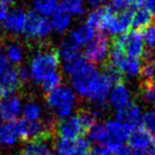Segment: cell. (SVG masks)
Returning a JSON list of instances; mask_svg holds the SVG:
<instances>
[{"label":"cell","mask_w":155,"mask_h":155,"mask_svg":"<svg viewBox=\"0 0 155 155\" xmlns=\"http://www.w3.org/2000/svg\"><path fill=\"white\" fill-rule=\"evenodd\" d=\"M6 15H8V8H5L3 4L0 3V25L4 21Z\"/></svg>","instance_id":"37"},{"label":"cell","mask_w":155,"mask_h":155,"mask_svg":"<svg viewBox=\"0 0 155 155\" xmlns=\"http://www.w3.org/2000/svg\"><path fill=\"white\" fill-rule=\"evenodd\" d=\"M114 43L120 48L124 55L131 58L139 59L145 52V41L143 34L139 31L126 32L125 34L118 37Z\"/></svg>","instance_id":"6"},{"label":"cell","mask_w":155,"mask_h":155,"mask_svg":"<svg viewBox=\"0 0 155 155\" xmlns=\"http://www.w3.org/2000/svg\"><path fill=\"white\" fill-rule=\"evenodd\" d=\"M93 37H95V31L85 25H80L77 29L72 30V32L67 37V40L80 49V47L82 45H86Z\"/></svg>","instance_id":"17"},{"label":"cell","mask_w":155,"mask_h":155,"mask_svg":"<svg viewBox=\"0 0 155 155\" xmlns=\"http://www.w3.org/2000/svg\"><path fill=\"white\" fill-rule=\"evenodd\" d=\"M58 52L63 71L70 76L73 75L86 62V59L81 54L80 49L69 42L67 38L61 43L60 50Z\"/></svg>","instance_id":"4"},{"label":"cell","mask_w":155,"mask_h":155,"mask_svg":"<svg viewBox=\"0 0 155 155\" xmlns=\"http://www.w3.org/2000/svg\"><path fill=\"white\" fill-rule=\"evenodd\" d=\"M0 45H1V39H0Z\"/></svg>","instance_id":"42"},{"label":"cell","mask_w":155,"mask_h":155,"mask_svg":"<svg viewBox=\"0 0 155 155\" xmlns=\"http://www.w3.org/2000/svg\"><path fill=\"white\" fill-rule=\"evenodd\" d=\"M108 8H99L93 10L87 15L86 18V25L93 29V31L97 29H102V25L104 22V18L107 13Z\"/></svg>","instance_id":"24"},{"label":"cell","mask_w":155,"mask_h":155,"mask_svg":"<svg viewBox=\"0 0 155 155\" xmlns=\"http://www.w3.org/2000/svg\"><path fill=\"white\" fill-rule=\"evenodd\" d=\"M79 1H81V2H83V0H79Z\"/></svg>","instance_id":"43"},{"label":"cell","mask_w":155,"mask_h":155,"mask_svg":"<svg viewBox=\"0 0 155 155\" xmlns=\"http://www.w3.org/2000/svg\"><path fill=\"white\" fill-rule=\"evenodd\" d=\"M131 22H132V12L131 11L115 13L108 8L101 30L108 32L112 35L121 36L128 32L129 28L131 27Z\"/></svg>","instance_id":"9"},{"label":"cell","mask_w":155,"mask_h":155,"mask_svg":"<svg viewBox=\"0 0 155 155\" xmlns=\"http://www.w3.org/2000/svg\"><path fill=\"white\" fill-rule=\"evenodd\" d=\"M21 100L17 94H8L1 100L0 104V117L3 121L13 123L21 112Z\"/></svg>","instance_id":"11"},{"label":"cell","mask_w":155,"mask_h":155,"mask_svg":"<svg viewBox=\"0 0 155 155\" xmlns=\"http://www.w3.org/2000/svg\"><path fill=\"white\" fill-rule=\"evenodd\" d=\"M21 86L17 69L9 67L2 74H0V92L12 94Z\"/></svg>","instance_id":"16"},{"label":"cell","mask_w":155,"mask_h":155,"mask_svg":"<svg viewBox=\"0 0 155 155\" xmlns=\"http://www.w3.org/2000/svg\"><path fill=\"white\" fill-rule=\"evenodd\" d=\"M88 155H115V154H113L112 152L106 149V148L101 147V146H96L93 150L89 151Z\"/></svg>","instance_id":"33"},{"label":"cell","mask_w":155,"mask_h":155,"mask_svg":"<svg viewBox=\"0 0 155 155\" xmlns=\"http://www.w3.org/2000/svg\"><path fill=\"white\" fill-rule=\"evenodd\" d=\"M21 112L23 115V119L27 121H31V123L41 121L43 117V109L41 104L34 99L27 100V102L23 104L21 109Z\"/></svg>","instance_id":"21"},{"label":"cell","mask_w":155,"mask_h":155,"mask_svg":"<svg viewBox=\"0 0 155 155\" xmlns=\"http://www.w3.org/2000/svg\"><path fill=\"white\" fill-rule=\"evenodd\" d=\"M115 117V120L125 126L131 132L141 127V110L135 102H130L128 106L117 110Z\"/></svg>","instance_id":"10"},{"label":"cell","mask_w":155,"mask_h":155,"mask_svg":"<svg viewBox=\"0 0 155 155\" xmlns=\"http://www.w3.org/2000/svg\"><path fill=\"white\" fill-rule=\"evenodd\" d=\"M100 75L101 74L97 68L86 61L73 75L70 76L71 87L79 96L95 104L99 92Z\"/></svg>","instance_id":"1"},{"label":"cell","mask_w":155,"mask_h":155,"mask_svg":"<svg viewBox=\"0 0 155 155\" xmlns=\"http://www.w3.org/2000/svg\"><path fill=\"white\" fill-rule=\"evenodd\" d=\"M89 143L88 141L80 138L77 140H60L56 141L54 147L55 155H88Z\"/></svg>","instance_id":"12"},{"label":"cell","mask_w":155,"mask_h":155,"mask_svg":"<svg viewBox=\"0 0 155 155\" xmlns=\"http://www.w3.org/2000/svg\"><path fill=\"white\" fill-rule=\"evenodd\" d=\"M110 40L104 34L95 35L85 47V59L91 64H101L110 54Z\"/></svg>","instance_id":"7"},{"label":"cell","mask_w":155,"mask_h":155,"mask_svg":"<svg viewBox=\"0 0 155 155\" xmlns=\"http://www.w3.org/2000/svg\"><path fill=\"white\" fill-rule=\"evenodd\" d=\"M143 41L150 49H155V22H152L143 32Z\"/></svg>","instance_id":"30"},{"label":"cell","mask_w":155,"mask_h":155,"mask_svg":"<svg viewBox=\"0 0 155 155\" xmlns=\"http://www.w3.org/2000/svg\"><path fill=\"white\" fill-rule=\"evenodd\" d=\"M28 14L23 8H14L8 13L5 19L2 22L3 29L12 35H20L25 31Z\"/></svg>","instance_id":"13"},{"label":"cell","mask_w":155,"mask_h":155,"mask_svg":"<svg viewBox=\"0 0 155 155\" xmlns=\"http://www.w3.org/2000/svg\"><path fill=\"white\" fill-rule=\"evenodd\" d=\"M9 68V62L6 60L4 54L0 53V74H2Z\"/></svg>","instance_id":"34"},{"label":"cell","mask_w":155,"mask_h":155,"mask_svg":"<svg viewBox=\"0 0 155 155\" xmlns=\"http://www.w3.org/2000/svg\"><path fill=\"white\" fill-rule=\"evenodd\" d=\"M58 8L70 16H82L85 13L84 6L79 0H61Z\"/></svg>","instance_id":"26"},{"label":"cell","mask_w":155,"mask_h":155,"mask_svg":"<svg viewBox=\"0 0 155 155\" xmlns=\"http://www.w3.org/2000/svg\"><path fill=\"white\" fill-rule=\"evenodd\" d=\"M14 2H15V0H0V3L3 4V5L8 8H10L11 5H13Z\"/></svg>","instance_id":"38"},{"label":"cell","mask_w":155,"mask_h":155,"mask_svg":"<svg viewBox=\"0 0 155 155\" xmlns=\"http://www.w3.org/2000/svg\"><path fill=\"white\" fill-rule=\"evenodd\" d=\"M152 84L155 87V74H154V76H153V79H152Z\"/></svg>","instance_id":"40"},{"label":"cell","mask_w":155,"mask_h":155,"mask_svg":"<svg viewBox=\"0 0 155 155\" xmlns=\"http://www.w3.org/2000/svg\"><path fill=\"white\" fill-rule=\"evenodd\" d=\"M141 93H143V98L145 101L149 104H155V87L153 84H147V86L141 87Z\"/></svg>","instance_id":"31"},{"label":"cell","mask_w":155,"mask_h":155,"mask_svg":"<svg viewBox=\"0 0 155 155\" xmlns=\"http://www.w3.org/2000/svg\"><path fill=\"white\" fill-rule=\"evenodd\" d=\"M141 127L155 139V110L147 111L141 117Z\"/></svg>","instance_id":"27"},{"label":"cell","mask_w":155,"mask_h":155,"mask_svg":"<svg viewBox=\"0 0 155 155\" xmlns=\"http://www.w3.org/2000/svg\"><path fill=\"white\" fill-rule=\"evenodd\" d=\"M1 100H2V93L0 92V104H1Z\"/></svg>","instance_id":"41"},{"label":"cell","mask_w":155,"mask_h":155,"mask_svg":"<svg viewBox=\"0 0 155 155\" xmlns=\"http://www.w3.org/2000/svg\"><path fill=\"white\" fill-rule=\"evenodd\" d=\"M4 56H5L8 62H11L13 64H19L23 60L25 51H23V48L19 43L13 42L6 47Z\"/></svg>","instance_id":"25"},{"label":"cell","mask_w":155,"mask_h":155,"mask_svg":"<svg viewBox=\"0 0 155 155\" xmlns=\"http://www.w3.org/2000/svg\"><path fill=\"white\" fill-rule=\"evenodd\" d=\"M52 31L50 21L35 13H29L23 34L30 40H44Z\"/></svg>","instance_id":"8"},{"label":"cell","mask_w":155,"mask_h":155,"mask_svg":"<svg viewBox=\"0 0 155 155\" xmlns=\"http://www.w3.org/2000/svg\"><path fill=\"white\" fill-rule=\"evenodd\" d=\"M152 23V15L146 6H137L132 12V22L131 25L135 31L146 30Z\"/></svg>","instance_id":"18"},{"label":"cell","mask_w":155,"mask_h":155,"mask_svg":"<svg viewBox=\"0 0 155 155\" xmlns=\"http://www.w3.org/2000/svg\"><path fill=\"white\" fill-rule=\"evenodd\" d=\"M145 6L149 10V12L151 13L152 17L155 18V0H147Z\"/></svg>","instance_id":"35"},{"label":"cell","mask_w":155,"mask_h":155,"mask_svg":"<svg viewBox=\"0 0 155 155\" xmlns=\"http://www.w3.org/2000/svg\"><path fill=\"white\" fill-rule=\"evenodd\" d=\"M46 101L54 116L64 119L71 116L77 104V97L70 88L60 86L47 94Z\"/></svg>","instance_id":"3"},{"label":"cell","mask_w":155,"mask_h":155,"mask_svg":"<svg viewBox=\"0 0 155 155\" xmlns=\"http://www.w3.org/2000/svg\"><path fill=\"white\" fill-rule=\"evenodd\" d=\"M48 140L49 139H36L29 141L19 155H53Z\"/></svg>","instance_id":"20"},{"label":"cell","mask_w":155,"mask_h":155,"mask_svg":"<svg viewBox=\"0 0 155 155\" xmlns=\"http://www.w3.org/2000/svg\"><path fill=\"white\" fill-rule=\"evenodd\" d=\"M129 143L132 150L140 153L149 152L152 147V137L143 127L132 131L129 137Z\"/></svg>","instance_id":"14"},{"label":"cell","mask_w":155,"mask_h":155,"mask_svg":"<svg viewBox=\"0 0 155 155\" xmlns=\"http://www.w3.org/2000/svg\"><path fill=\"white\" fill-rule=\"evenodd\" d=\"M110 8L115 13L128 12L132 6H135L134 0H110Z\"/></svg>","instance_id":"29"},{"label":"cell","mask_w":155,"mask_h":155,"mask_svg":"<svg viewBox=\"0 0 155 155\" xmlns=\"http://www.w3.org/2000/svg\"><path fill=\"white\" fill-rule=\"evenodd\" d=\"M18 76H19V79H20L21 84H26L28 80L30 79V72H29V68H26V67H20L18 70Z\"/></svg>","instance_id":"32"},{"label":"cell","mask_w":155,"mask_h":155,"mask_svg":"<svg viewBox=\"0 0 155 155\" xmlns=\"http://www.w3.org/2000/svg\"><path fill=\"white\" fill-rule=\"evenodd\" d=\"M150 58H151V60L153 61V63L155 64V54H149Z\"/></svg>","instance_id":"39"},{"label":"cell","mask_w":155,"mask_h":155,"mask_svg":"<svg viewBox=\"0 0 155 155\" xmlns=\"http://www.w3.org/2000/svg\"><path fill=\"white\" fill-rule=\"evenodd\" d=\"M131 102V92L123 82L114 86L108 95V104L115 110H119Z\"/></svg>","instance_id":"15"},{"label":"cell","mask_w":155,"mask_h":155,"mask_svg":"<svg viewBox=\"0 0 155 155\" xmlns=\"http://www.w3.org/2000/svg\"><path fill=\"white\" fill-rule=\"evenodd\" d=\"M60 6L58 0H33V10L41 17L52 16Z\"/></svg>","instance_id":"22"},{"label":"cell","mask_w":155,"mask_h":155,"mask_svg":"<svg viewBox=\"0 0 155 155\" xmlns=\"http://www.w3.org/2000/svg\"><path fill=\"white\" fill-rule=\"evenodd\" d=\"M62 84V75L60 72H55V73L51 74L50 76H48L43 82H41V88L46 92H51L54 89L58 88Z\"/></svg>","instance_id":"28"},{"label":"cell","mask_w":155,"mask_h":155,"mask_svg":"<svg viewBox=\"0 0 155 155\" xmlns=\"http://www.w3.org/2000/svg\"><path fill=\"white\" fill-rule=\"evenodd\" d=\"M54 131L63 140H77L88 132L84 121L79 114L69 116L55 124Z\"/></svg>","instance_id":"5"},{"label":"cell","mask_w":155,"mask_h":155,"mask_svg":"<svg viewBox=\"0 0 155 155\" xmlns=\"http://www.w3.org/2000/svg\"><path fill=\"white\" fill-rule=\"evenodd\" d=\"M60 65L58 52L54 49H44L34 54L29 67L30 78L35 84H41L48 76L58 72Z\"/></svg>","instance_id":"2"},{"label":"cell","mask_w":155,"mask_h":155,"mask_svg":"<svg viewBox=\"0 0 155 155\" xmlns=\"http://www.w3.org/2000/svg\"><path fill=\"white\" fill-rule=\"evenodd\" d=\"M50 23H51L52 30H54L56 33H64L70 27L71 16L58 8V10L52 15Z\"/></svg>","instance_id":"23"},{"label":"cell","mask_w":155,"mask_h":155,"mask_svg":"<svg viewBox=\"0 0 155 155\" xmlns=\"http://www.w3.org/2000/svg\"><path fill=\"white\" fill-rule=\"evenodd\" d=\"M18 138L16 124L8 121H0V146L11 147L16 143Z\"/></svg>","instance_id":"19"},{"label":"cell","mask_w":155,"mask_h":155,"mask_svg":"<svg viewBox=\"0 0 155 155\" xmlns=\"http://www.w3.org/2000/svg\"><path fill=\"white\" fill-rule=\"evenodd\" d=\"M106 1H107V0H88V3H89V5L93 6V8H102V5H103Z\"/></svg>","instance_id":"36"}]
</instances>
